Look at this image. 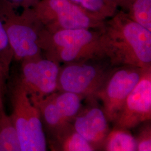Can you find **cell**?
Segmentation results:
<instances>
[{"instance_id": "obj_1", "label": "cell", "mask_w": 151, "mask_h": 151, "mask_svg": "<svg viewBox=\"0 0 151 151\" xmlns=\"http://www.w3.org/2000/svg\"><path fill=\"white\" fill-rule=\"evenodd\" d=\"M106 57L114 66L151 68V32L119 10L99 29Z\"/></svg>"}, {"instance_id": "obj_2", "label": "cell", "mask_w": 151, "mask_h": 151, "mask_svg": "<svg viewBox=\"0 0 151 151\" xmlns=\"http://www.w3.org/2000/svg\"><path fill=\"white\" fill-rule=\"evenodd\" d=\"M39 44L45 57L58 63L108 60L101 44L99 29L49 32L43 27L40 34Z\"/></svg>"}, {"instance_id": "obj_3", "label": "cell", "mask_w": 151, "mask_h": 151, "mask_svg": "<svg viewBox=\"0 0 151 151\" xmlns=\"http://www.w3.org/2000/svg\"><path fill=\"white\" fill-rule=\"evenodd\" d=\"M5 0H0V19L5 29L13 52L14 60L19 61L42 57L39 44L43 25L32 8L22 9L19 13Z\"/></svg>"}, {"instance_id": "obj_4", "label": "cell", "mask_w": 151, "mask_h": 151, "mask_svg": "<svg viewBox=\"0 0 151 151\" xmlns=\"http://www.w3.org/2000/svg\"><path fill=\"white\" fill-rule=\"evenodd\" d=\"M32 9L44 28L49 32L76 29H99L105 20L70 0H39Z\"/></svg>"}, {"instance_id": "obj_5", "label": "cell", "mask_w": 151, "mask_h": 151, "mask_svg": "<svg viewBox=\"0 0 151 151\" xmlns=\"http://www.w3.org/2000/svg\"><path fill=\"white\" fill-rule=\"evenodd\" d=\"M11 118L16 128L21 151H45L47 140L41 115L26 91L16 83L12 91Z\"/></svg>"}, {"instance_id": "obj_6", "label": "cell", "mask_w": 151, "mask_h": 151, "mask_svg": "<svg viewBox=\"0 0 151 151\" xmlns=\"http://www.w3.org/2000/svg\"><path fill=\"white\" fill-rule=\"evenodd\" d=\"M104 60H106L67 63L60 70L57 91L95 97L116 68Z\"/></svg>"}, {"instance_id": "obj_7", "label": "cell", "mask_w": 151, "mask_h": 151, "mask_svg": "<svg viewBox=\"0 0 151 151\" xmlns=\"http://www.w3.org/2000/svg\"><path fill=\"white\" fill-rule=\"evenodd\" d=\"M146 69L132 65L119 66L96 93L95 97L103 103V111L109 122H113L125 99Z\"/></svg>"}, {"instance_id": "obj_8", "label": "cell", "mask_w": 151, "mask_h": 151, "mask_svg": "<svg viewBox=\"0 0 151 151\" xmlns=\"http://www.w3.org/2000/svg\"><path fill=\"white\" fill-rule=\"evenodd\" d=\"M59 63L42 57L22 62L20 77L17 82L32 99L48 96L57 91Z\"/></svg>"}, {"instance_id": "obj_9", "label": "cell", "mask_w": 151, "mask_h": 151, "mask_svg": "<svg viewBox=\"0 0 151 151\" xmlns=\"http://www.w3.org/2000/svg\"><path fill=\"white\" fill-rule=\"evenodd\" d=\"M151 119V68H149L125 99L113 123L114 128L129 130Z\"/></svg>"}, {"instance_id": "obj_10", "label": "cell", "mask_w": 151, "mask_h": 151, "mask_svg": "<svg viewBox=\"0 0 151 151\" xmlns=\"http://www.w3.org/2000/svg\"><path fill=\"white\" fill-rule=\"evenodd\" d=\"M108 119L103 109L95 107L76 116L73 127L94 148L103 143L109 133Z\"/></svg>"}, {"instance_id": "obj_11", "label": "cell", "mask_w": 151, "mask_h": 151, "mask_svg": "<svg viewBox=\"0 0 151 151\" xmlns=\"http://www.w3.org/2000/svg\"><path fill=\"white\" fill-rule=\"evenodd\" d=\"M57 146L65 151H92L95 148L76 130L73 125L67 122L53 133Z\"/></svg>"}, {"instance_id": "obj_12", "label": "cell", "mask_w": 151, "mask_h": 151, "mask_svg": "<svg viewBox=\"0 0 151 151\" xmlns=\"http://www.w3.org/2000/svg\"><path fill=\"white\" fill-rule=\"evenodd\" d=\"M63 123L74 119L81 108L82 96L70 92H55L50 95Z\"/></svg>"}, {"instance_id": "obj_13", "label": "cell", "mask_w": 151, "mask_h": 151, "mask_svg": "<svg viewBox=\"0 0 151 151\" xmlns=\"http://www.w3.org/2000/svg\"><path fill=\"white\" fill-rule=\"evenodd\" d=\"M0 151H21L16 128L5 109L0 110Z\"/></svg>"}, {"instance_id": "obj_14", "label": "cell", "mask_w": 151, "mask_h": 151, "mask_svg": "<svg viewBox=\"0 0 151 151\" xmlns=\"http://www.w3.org/2000/svg\"><path fill=\"white\" fill-rule=\"evenodd\" d=\"M104 141L105 151H137L136 138L132 135L129 130L114 128Z\"/></svg>"}, {"instance_id": "obj_15", "label": "cell", "mask_w": 151, "mask_h": 151, "mask_svg": "<svg viewBox=\"0 0 151 151\" xmlns=\"http://www.w3.org/2000/svg\"><path fill=\"white\" fill-rule=\"evenodd\" d=\"M125 12L130 19L151 32V0H133Z\"/></svg>"}, {"instance_id": "obj_16", "label": "cell", "mask_w": 151, "mask_h": 151, "mask_svg": "<svg viewBox=\"0 0 151 151\" xmlns=\"http://www.w3.org/2000/svg\"><path fill=\"white\" fill-rule=\"evenodd\" d=\"M92 14L106 20L113 16L119 9L107 0H70Z\"/></svg>"}, {"instance_id": "obj_17", "label": "cell", "mask_w": 151, "mask_h": 151, "mask_svg": "<svg viewBox=\"0 0 151 151\" xmlns=\"http://www.w3.org/2000/svg\"><path fill=\"white\" fill-rule=\"evenodd\" d=\"M151 127L147 126L139 134L137 140V151H151Z\"/></svg>"}, {"instance_id": "obj_18", "label": "cell", "mask_w": 151, "mask_h": 151, "mask_svg": "<svg viewBox=\"0 0 151 151\" xmlns=\"http://www.w3.org/2000/svg\"><path fill=\"white\" fill-rule=\"evenodd\" d=\"M16 9L21 8L26 9L32 8L37 4L39 0H5Z\"/></svg>"}, {"instance_id": "obj_19", "label": "cell", "mask_w": 151, "mask_h": 151, "mask_svg": "<svg viewBox=\"0 0 151 151\" xmlns=\"http://www.w3.org/2000/svg\"><path fill=\"white\" fill-rule=\"evenodd\" d=\"M119 10L125 12L133 0H107Z\"/></svg>"}]
</instances>
